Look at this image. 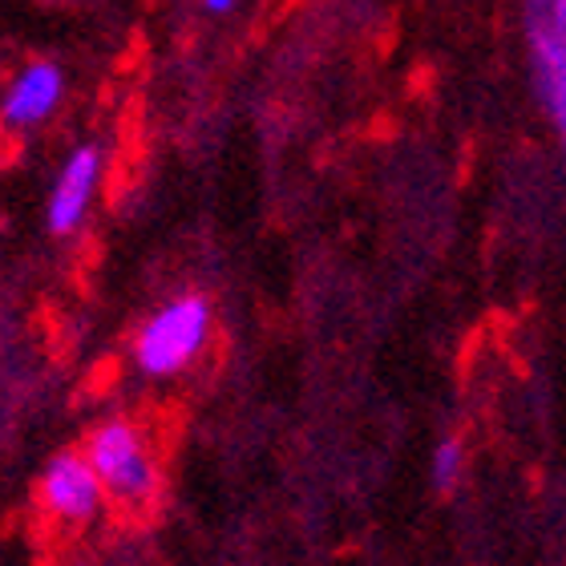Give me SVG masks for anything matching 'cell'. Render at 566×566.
Masks as SVG:
<instances>
[{
    "label": "cell",
    "instance_id": "6da1fadb",
    "mask_svg": "<svg viewBox=\"0 0 566 566\" xmlns=\"http://www.w3.org/2000/svg\"><path fill=\"white\" fill-rule=\"evenodd\" d=\"M211 336V300L175 295L134 336V365L146 377H178Z\"/></svg>",
    "mask_w": 566,
    "mask_h": 566
},
{
    "label": "cell",
    "instance_id": "7a4b0ae2",
    "mask_svg": "<svg viewBox=\"0 0 566 566\" xmlns=\"http://www.w3.org/2000/svg\"><path fill=\"white\" fill-rule=\"evenodd\" d=\"M85 461L94 465L102 490L118 502L142 506L158 490V465H154L146 437L134 421L114 417V421L97 424L90 433V446H85Z\"/></svg>",
    "mask_w": 566,
    "mask_h": 566
},
{
    "label": "cell",
    "instance_id": "3957f363",
    "mask_svg": "<svg viewBox=\"0 0 566 566\" xmlns=\"http://www.w3.org/2000/svg\"><path fill=\"white\" fill-rule=\"evenodd\" d=\"M534 90L555 130L566 126V0H526Z\"/></svg>",
    "mask_w": 566,
    "mask_h": 566
},
{
    "label": "cell",
    "instance_id": "277c9868",
    "mask_svg": "<svg viewBox=\"0 0 566 566\" xmlns=\"http://www.w3.org/2000/svg\"><path fill=\"white\" fill-rule=\"evenodd\" d=\"M41 502L57 522H70V526H82V522H94L102 514V502H106V490L97 482L94 465L85 461V453H57L49 461L45 473H41Z\"/></svg>",
    "mask_w": 566,
    "mask_h": 566
},
{
    "label": "cell",
    "instance_id": "5b68a950",
    "mask_svg": "<svg viewBox=\"0 0 566 566\" xmlns=\"http://www.w3.org/2000/svg\"><path fill=\"white\" fill-rule=\"evenodd\" d=\"M97 182H102V150L97 146H77V150L65 158L57 175V187L49 195V231L53 235H73L82 227L85 211L97 195Z\"/></svg>",
    "mask_w": 566,
    "mask_h": 566
},
{
    "label": "cell",
    "instance_id": "8992f818",
    "mask_svg": "<svg viewBox=\"0 0 566 566\" xmlns=\"http://www.w3.org/2000/svg\"><path fill=\"white\" fill-rule=\"evenodd\" d=\"M61 94H65V73L53 61H33L9 85V94L0 102V118L9 122V126H17V130L41 126L61 106Z\"/></svg>",
    "mask_w": 566,
    "mask_h": 566
},
{
    "label": "cell",
    "instance_id": "52a82bcc",
    "mask_svg": "<svg viewBox=\"0 0 566 566\" xmlns=\"http://www.w3.org/2000/svg\"><path fill=\"white\" fill-rule=\"evenodd\" d=\"M461 465H465V449H461L458 437H446V441L433 449V461H429L437 490H453V482L461 478Z\"/></svg>",
    "mask_w": 566,
    "mask_h": 566
},
{
    "label": "cell",
    "instance_id": "ba28073f",
    "mask_svg": "<svg viewBox=\"0 0 566 566\" xmlns=\"http://www.w3.org/2000/svg\"><path fill=\"white\" fill-rule=\"evenodd\" d=\"M211 12H227V9H235V0H202Z\"/></svg>",
    "mask_w": 566,
    "mask_h": 566
}]
</instances>
